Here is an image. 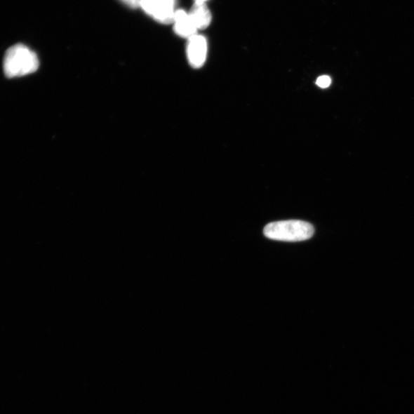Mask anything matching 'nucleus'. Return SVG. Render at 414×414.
Listing matches in <instances>:
<instances>
[{"label":"nucleus","instance_id":"nucleus-7","mask_svg":"<svg viewBox=\"0 0 414 414\" xmlns=\"http://www.w3.org/2000/svg\"><path fill=\"white\" fill-rule=\"evenodd\" d=\"M331 83L330 77L327 76H320L316 81V85L321 88H328Z\"/></svg>","mask_w":414,"mask_h":414},{"label":"nucleus","instance_id":"nucleus-2","mask_svg":"<svg viewBox=\"0 0 414 414\" xmlns=\"http://www.w3.org/2000/svg\"><path fill=\"white\" fill-rule=\"evenodd\" d=\"M314 233L310 223L302 220H286L269 223L263 234L270 239L285 242H301L309 239Z\"/></svg>","mask_w":414,"mask_h":414},{"label":"nucleus","instance_id":"nucleus-9","mask_svg":"<svg viewBox=\"0 0 414 414\" xmlns=\"http://www.w3.org/2000/svg\"><path fill=\"white\" fill-rule=\"evenodd\" d=\"M208 0H195V4H206Z\"/></svg>","mask_w":414,"mask_h":414},{"label":"nucleus","instance_id":"nucleus-8","mask_svg":"<svg viewBox=\"0 0 414 414\" xmlns=\"http://www.w3.org/2000/svg\"><path fill=\"white\" fill-rule=\"evenodd\" d=\"M121 1L124 4H126L130 8L136 9V8L140 7L142 0H121Z\"/></svg>","mask_w":414,"mask_h":414},{"label":"nucleus","instance_id":"nucleus-1","mask_svg":"<svg viewBox=\"0 0 414 414\" xmlns=\"http://www.w3.org/2000/svg\"><path fill=\"white\" fill-rule=\"evenodd\" d=\"M39 65L36 54L22 44L11 47L4 56V69L8 78L27 76L37 71Z\"/></svg>","mask_w":414,"mask_h":414},{"label":"nucleus","instance_id":"nucleus-6","mask_svg":"<svg viewBox=\"0 0 414 414\" xmlns=\"http://www.w3.org/2000/svg\"><path fill=\"white\" fill-rule=\"evenodd\" d=\"M189 15L198 30L208 27L212 19L211 13L206 4H195Z\"/></svg>","mask_w":414,"mask_h":414},{"label":"nucleus","instance_id":"nucleus-4","mask_svg":"<svg viewBox=\"0 0 414 414\" xmlns=\"http://www.w3.org/2000/svg\"><path fill=\"white\" fill-rule=\"evenodd\" d=\"M187 58L190 65L201 68L206 60L207 41L203 36L196 34L188 39Z\"/></svg>","mask_w":414,"mask_h":414},{"label":"nucleus","instance_id":"nucleus-5","mask_svg":"<svg viewBox=\"0 0 414 414\" xmlns=\"http://www.w3.org/2000/svg\"><path fill=\"white\" fill-rule=\"evenodd\" d=\"M173 22L175 23V30L178 36L189 39L196 34L198 29L189 13L186 11H177Z\"/></svg>","mask_w":414,"mask_h":414},{"label":"nucleus","instance_id":"nucleus-3","mask_svg":"<svg viewBox=\"0 0 414 414\" xmlns=\"http://www.w3.org/2000/svg\"><path fill=\"white\" fill-rule=\"evenodd\" d=\"M176 0H142L140 7L155 20L163 24L173 22Z\"/></svg>","mask_w":414,"mask_h":414}]
</instances>
